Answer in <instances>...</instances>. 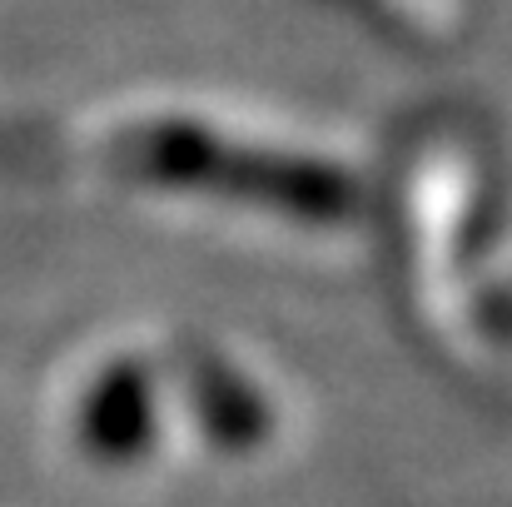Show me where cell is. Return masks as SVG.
Wrapping results in <instances>:
<instances>
[{
    "instance_id": "6da1fadb",
    "label": "cell",
    "mask_w": 512,
    "mask_h": 507,
    "mask_svg": "<svg viewBox=\"0 0 512 507\" xmlns=\"http://www.w3.org/2000/svg\"><path fill=\"white\" fill-rule=\"evenodd\" d=\"M120 160L135 179H150L160 189H189V194L259 204V209H274L294 224H319V229L353 224L358 204H363L358 179L334 160L299 155V150L239 145L199 120L140 125L120 145Z\"/></svg>"
},
{
    "instance_id": "7a4b0ae2",
    "label": "cell",
    "mask_w": 512,
    "mask_h": 507,
    "mask_svg": "<svg viewBox=\"0 0 512 507\" xmlns=\"http://www.w3.org/2000/svg\"><path fill=\"white\" fill-rule=\"evenodd\" d=\"M160 438V388L140 358H115L100 368L80 403V443L105 468L140 463Z\"/></svg>"
},
{
    "instance_id": "3957f363",
    "label": "cell",
    "mask_w": 512,
    "mask_h": 507,
    "mask_svg": "<svg viewBox=\"0 0 512 507\" xmlns=\"http://www.w3.org/2000/svg\"><path fill=\"white\" fill-rule=\"evenodd\" d=\"M184 393H189V408L204 428L209 443L229 448V453H249L269 438V403L264 393L234 368L224 363L219 353H199L184 373Z\"/></svg>"
}]
</instances>
